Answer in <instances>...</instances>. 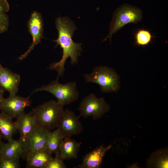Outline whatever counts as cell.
Returning a JSON list of instances; mask_svg holds the SVG:
<instances>
[{
  "mask_svg": "<svg viewBox=\"0 0 168 168\" xmlns=\"http://www.w3.org/2000/svg\"><path fill=\"white\" fill-rule=\"evenodd\" d=\"M110 109L103 97L97 98L91 93L82 100L78 110L80 112V116L86 118L91 117L96 120L102 117Z\"/></svg>",
  "mask_w": 168,
  "mask_h": 168,
  "instance_id": "obj_6",
  "label": "cell"
},
{
  "mask_svg": "<svg viewBox=\"0 0 168 168\" xmlns=\"http://www.w3.org/2000/svg\"><path fill=\"white\" fill-rule=\"evenodd\" d=\"M20 157L5 158L0 157V168L20 167Z\"/></svg>",
  "mask_w": 168,
  "mask_h": 168,
  "instance_id": "obj_22",
  "label": "cell"
},
{
  "mask_svg": "<svg viewBox=\"0 0 168 168\" xmlns=\"http://www.w3.org/2000/svg\"><path fill=\"white\" fill-rule=\"evenodd\" d=\"M111 147L100 146L87 153L83 157L82 162L79 165L80 168H99L102 163L106 152Z\"/></svg>",
  "mask_w": 168,
  "mask_h": 168,
  "instance_id": "obj_13",
  "label": "cell"
},
{
  "mask_svg": "<svg viewBox=\"0 0 168 168\" xmlns=\"http://www.w3.org/2000/svg\"><path fill=\"white\" fill-rule=\"evenodd\" d=\"M56 26L58 32V37L54 40L56 47L59 45L63 49V55L58 62L51 63L49 68L56 71L58 73L57 79L62 76L65 71L64 65L67 58L71 59V63L77 64L78 57L82 51V44L74 42L72 37L77 27L73 22L66 17H59L56 20Z\"/></svg>",
  "mask_w": 168,
  "mask_h": 168,
  "instance_id": "obj_1",
  "label": "cell"
},
{
  "mask_svg": "<svg viewBox=\"0 0 168 168\" xmlns=\"http://www.w3.org/2000/svg\"><path fill=\"white\" fill-rule=\"evenodd\" d=\"M81 146V143L70 138H64L60 145L59 152L63 160L76 158Z\"/></svg>",
  "mask_w": 168,
  "mask_h": 168,
  "instance_id": "obj_15",
  "label": "cell"
},
{
  "mask_svg": "<svg viewBox=\"0 0 168 168\" xmlns=\"http://www.w3.org/2000/svg\"><path fill=\"white\" fill-rule=\"evenodd\" d=\"M63 139L58 128L52 132L49 131L47 137L45 149L52 154L59 151L60 145Z\"/></svg>",
  "mask_w": 168,
  "mask_h": 168,
  "instance_id": "obj_18",
  "label": "cell"
},
{
  "mask_svg": "<svg viewBox=\"0 0 168 168\" xmlns=\"http://www.w3.org/2000/svg\"><path fill=\"white\" fill-rule=\"evenodd\" d=\"M152 166L157 168H168V160L167 151L159 150L152 155L149 159Z\"/></svg>",
  "mask_w": 168,
  "mask_h": 168,
  "instance_id": "obj_19",
  "label": "cell"
},
{
  "mask_svg": "<svg viewBox=\"0 0 168 168\" xmlns=\"http://www.w3.org/2000/svg\"><path fill=\"white\" fill-rule=\"evenodd\" d=\"M27 26L28 31L32 37V41L27 50L18 57V59L21 60L26 58L44 38V23L42 16L40 13L34 11L31 13Z\"/></svg>",
  "mask_w": 168,
  "mask_h": 168,
  "instance_id": "obj_9",
  "label": "cell"
},
{
  "mask_svg": "<svg viewBox=\"0 0 168 168\" xmlns=\"http://www.w3.org/2000/svg\"><path fill=\"white\" fill-rule=\"evenodd\" d=\"M9 9L7 0H0V34L6 31L9 24V17L7 14Z\"/></svg>",
  "mask_w": 168,
  "mask_h": 168,
  "instance_id": "obj_20",
  "label": "cell"
},
{
  "mask_svg": "<svg viewBox=\"0 0 168 168\" xmlns=\"http://www.w3.org/2000/svg\"><path fill=\"white\" fill-rule=\"evenodd\" d=\"M49 132L36 125L31 133L23 143L21 157L25 159L29 153L45 149L47 137Z\"/></svg>",
  "mask_w": 168,
  "mask_h": 168,
  "instance_id": "obj_10",
  "label": "cell"
},
{
  "mask_svg": "<svg viewBox=\"0 0 168 168\" xmlns=\"http://www.w3.org/2000/svg\"><path fill=\"white\" fill-rule=\"evenodd\" d=\"M41 91H46L51 93L57 98L58 102L64 105L75 101L79 97V92L75 82L63 84L56 79L48 85L36 88L32 94Z\"/></svg>",
  "mask_w": 168,
  "mask_h": 168,
  "instance_id": "obj_5",
  "label": "cell"
},
{
  "mask_svg": "<svg viewBox=\"0 0 168 168\" xmlns=\"http://www.w3.org/2000/svg\"><path fill=\"white\" fill-rule=\"evenodd\" d=\"M142 18L141 9L128 4L123 5L114 12L110 23V33L104 41L109 38L111 41L114 34L128 24L137 23L142 20Z\"/></svg>",
  "mask_w": 168,
  "mask_h": 168,
  "instance_id": "obj_3",
  "label": "cell"
},
{
  "mask_svg": "<svg viewBox=\"0 0 168 168\" xmlns=\"http://www.w3.org/2000/svg\"><path fill=\"white\" fill-rule=\"evenodd\" d=\"M30 96L23 97L16 95L3 99L0 105V110L13 119L16 118L25 112L24 110L31 104Z\"/></svg>",
  "mask_w": 168,
  "mask_h": 168,
  "instance_id": "obj_8",
  "label": "cell"
},
{
  "mask_svg": "<svg viewBox=\"0 0 168 168\" xmlns=\"http://www.w3.org/2000/svg\"><path fill=\"white\" fill-rule=\"evenodd\" d=\"M20 80L19 74L4 67L0 62V86L5 91L8 92L10 96L16 95Z\"/></svg>",
  "mask_w": 168,
  "mask_h": 168,
  "instance_id": "obj_11",
  "label": "cell"
},
{
  "mask_svg": "<svg viewBox=\"0 0 168 168\" xmlns=\"http://www.w3.org/2000/svg\"><path fill=\"white\" fill-rule=\"evenodd\" d=\"M152 39L151 33L149 31L145 29L139 30L135 35V43L138 45H147L150 43Z\"/></svg>",
  "mask_w": 168,
  "mask_h": 168,
  "instance_id": "obj_21",
  "label": "cell"
},
{
  "mask_svg": "<svg viewBox=\"0 0 168 168\" xmlns=\"http://www.w3.org/2000/svg\"><path fill=\"white\" fill-rule=\"evenodd\" d=\"M22 142L12 138L3 143L0 151V157L5 158L20 157L22 152Z\"/></svg>",
  "mask_w": 168,
  "mask_h": 168,
  "instance_id": "obj_16",
  "label": "cell"
},
{
  "mask_svg": "<svg viewBox=\"0 0 168 168\" xmlns=\"http://www.w3.org/2000/svg\"><path fill=\"white\" fill-rule=\"evenodd\" d=\"M57 128L62 133L64 139L70 138L75 135L81 133L83 128L82 123L75 113L71 110L66 109L59 121Z\"/></svg>",
  "mask_w": 168,
  "mask_h": 168,
  "instance_id": "obj_7",
  "label": "cell"
},
{
  "mask_svg": "<svg viewBox=\"0 0 168 168\" xmlns=\"http://www.w3.org/2000/svg\"><path fill=\"white\" fill-rule=\"evenodd\" d=\"M84 76L86 82L98 84L102 92H116L119 88L118 74L114 69L106 66L96 67L91 73Z\"/></svg>",
  "mask_w": 168,
  "mask_h": 168,
  "instance_id": "obj_4",
  "label": "cell"
},
{
  "mask_svg": "<svg viewBox=\"0 0 168 168\" xmlns=\"http://www.w3.org/2000/svg\"><path fill=\"white\" fill-rule=\"evenodd\" d=\"M52 157V153L45 149L32 152L26 157V167L44 168Z\"/></svg>",
  "mask_w": 168,
  "mask_h": 168,
  "instance_id": "obj_14",
  "label": "cell"
},
{
  "mask_svg": "<svg viewBox=\"0 0 168 168\" xmlns=\"http://www.w3.org/2000/svg\"><path fill=\"white\" fill-rule=\"evenodd\" d=\"M2 137L1 135L0 134V151L1 148V147L2 146V145L3 143V142H2Z\"/></svg>",
  "mask_w": 168,
  "mask_h": 168,
  "instance_id": "obj_25",
  "label": "cell"
},
{
  "mask_svg": "<svg viewBox=\"0 0 168 168\" xmlns=\"http://www.w3.org/2000/svg\"><path fill=\"white\" fill-rule=\"evenodd\" d=\"M55 154V156L49 160L44 168H66L63 160L61 157L59 151Z\"/></svg>",
  "mask_w": 168,
  "mask_h": 168,
  "instance_id": "obj_23",
  "label": "cell"
},
{
  "mask_svg": "<svg viewBox=\"0 0 168 168\" xmlns=\"http://www.w3.org/2000/svg\"><path fill=\"white\" fill-rule=\"evenodd\" d=\"M5 91L0 86V105L3 99L4 93Z\"/></svg>",
  "mask_w": 168,
  "mask_h": 168,
  "instance_id": "obj_24",
  "label": "cell"
},
{
  "mask_svg": "<svg viewBox=\"0 0 168 168\" xmlns=\"http://www.w3.org/2000/svg\"><path fill=\"white\" fill-rule=\"evenodd\" d=\"M14 122L20 134L19 139L23 143L36 126L35 118L32 110L29 113L24 112Z\"/></svg>",
  "mask_w": 168,
  "mask_h": 168,
  "instance_id": "obj_12",
  "label": "cell"
},
{
  "mask_svg": "<svg viewBox=\"0 0 168 168\" xmlns=\"http://www.w3.org/2000/svg\"><path fill=\"white\" fill-rule=\"evenodd\" d=\"M13 119L1 112L0 113V134L2 138L8 141L12 138V137L17 131Z\"/></svg>",
  "mask_w": 168,
  "mask_h": 168,
  "instance_id": "obj_17",
  "label": "cell"
},
{
  "mask_svg": "<svg viewBox=\"0 0 168 168\" xmlns=\"http://www.w3.org/2000/svg\"><path fill=\"white\" fill-rule=\"evenodd\" d=\"M64 106L57 101L51 100L33 109L36 125L49 131L57 128L64 110Z\"/></svg>",
  "mask_w": 168,
  "mask_h": 168,
  "instance_id": "obj_2",
  "label": "cell"
}]
</instances>
